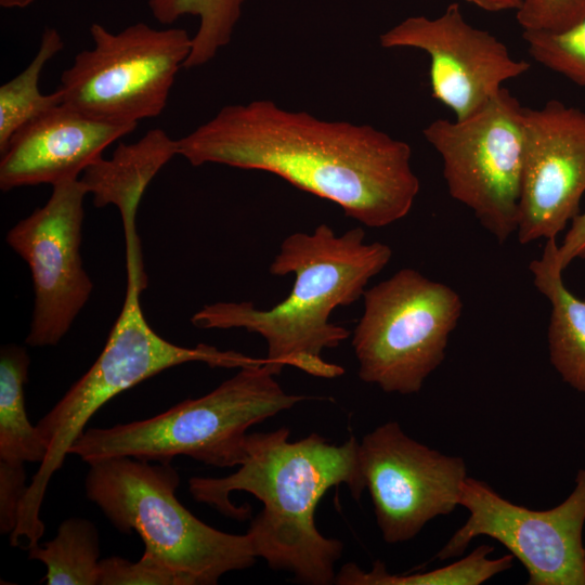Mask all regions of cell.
<instances>
[{"label": "cell", "mask_w": 585, "mask_h": 585, "mask_svg": "<svg viewBox=\"0 0 585 585\" xmlns=\"http://www.w3.org/2000/svg\"><path fill=\"white\" fill-rule=\"evenodd\" d=\"M178 155L192 166L270 172L369 227L405 218L420 190L406 142L369 125L324 120L272 100L222 107L178 139Z\"/></svg>", "instance_id": "1"}, {"label": "cell", "mask_w": 585, "mask_h": 585, "mask_svg": "<svg viewBox=\"0 0 585 585\" xmlns=\"http://www.w3.org/2000/svg\"><path fill=\"white\" fill-rule=\"evenodd\" d=\"M359 445L354 435L335 444L317 433L291 442L285 427L248 433L235 472L193 477L188 489L197 502L238 520L250 516V507L236 506L230 494H252L263 505L247 531L257 558L300 583L328 585L335 583L343 544L321 534L314 515L330 487L344 484L355 500L361 498L366 487Z\"/></svg>", "instance_id": "2"}, {"label": "cell", "mask_w": 585, "mask_h": 585, "mask_svg": "<svg viewBox=\"0 0 585 585\" xmlns=\"http://www.w3.org/2000/svg\"><path fill=\"white\" fill-rule=\"evenodd\" d=\"M391 257L389 245L365 243L360 226L336 235L322 223L312 233L288 235L270 264L272 275L294 274L287 298L266 310L251 301H218L204 306L191 322L202 329L244 328L259 334L266 342L265 359L281 369L287 365L315 377L336 378L344 369L325 361L322 352L338 347L350 332L330 323V313L363 297L368 282Z\"/></svg>", "instance_id": "3"}, {"label": "cell", "mask_w": 585, "mask_h": 585, "mask_svg": "<svg viewBox=\"0 0 585 585\" xmlns=\"http://www.w3.org/2000/svg\"><path fill=\"white\" fill-rule=\"evenodd\" d=\"M142 253L126 251V297L105 347L89 370L38 421L36 428L47 455L28 485L12 543L25 538L28 546L42 537L40 509L52 476L69 455L70 446L84 432L92 416L109 400L165 369L200 362L210 367L240 368L268 360L199 343L187 348L158 335L147 323L140 303L147 284Z\"/></svg>", "instance_id": "4"}, {"label": "cell", "mask_w": 585, "mask_h": 585, "mask_svg": "<svg viewBox=\"0 0 585 585\" xmlns=\"http://www.w3.org/2000/svg\"><path fill=\"white\" fill-rule=\"evenodd\" d=\"M281 370L270 362L240 367L209 393L186 399L161 414L88 429L69 454L89 465L121 456L171 463L183 455L220 468L238 466L248 429L304 399L281 387L275 379Z\"/></svg>", "instance_id": "5"}, {"label": "cell", "mask_w": 585, "mask_h": 585, "mask_svg": "<svg viewBox=\"0 0 585 585\" xmlns=\"http://www.w3.org/2000/svg\"><path fill=\"white\" fill-rule=\"evenodd\" d=\"M113 457L90 464L84 487L120 532H136L150 551L176 570L186 585H216L229 572L251 567L248 534L212 528L176 496L180 484L170 463Z\"/></svg>", "instance_id": "6"}, {"label": "cell", "mask_w": 585, "mask_h": 585, "mask_svg": "<svg viewBox=\"0 0 585 585\" xmlns=\"http://www.w3.org/2000/svg\"><path fill=\"white\" fill-rule=\"evenodd\" d=\"M352 333L358 375L387 393L414 394L442 364L463 312L459 294L412 268L366 289Z\"/></svg>", "instance_id": "7"}, {"label": "cell", "mask_w": 585, "mask_h": 585, "mask_svg": "<svg viewBox=\"0 0 585 585\" xmlns=\"http://www.w3.org/2000/svg\"><path fill=\"white\" fill-rule=\"evenodd\" d=\"M90 35L93 48L79 52L61 76L62 104L114 123L159 116L191 54L188 32L140 22L116 34L94 23Z\"/></svg>", "instance_id": "8"}, {"label": "cell", "mask_w": 585, "mask_h": 585, "mask_svg": "<svg viewBox=\"0 0 585 585\" xmlns=\"http://www.w3.org/2000/svg\"><path fill=\"white\" fill-rule=\"evenodd\" d=\"M523 108L503 88L463 120L439 118L422 130L440 155L453 199L471 210L483 229L504 244L516 234L523 167Z\"/></svg>", "instance_id": "9"}, {"label": "cell", "mask_w": 585, "mask_h": 585, "mask_svg": "<svg viewBox=\"0 0 585 585\" xmlns=\"http://www.w3.org/2000/svg\"><path fill=\"white\" fill-rule=\"evenodd\" d=\"M459 506L469 516L438 559L460 557L473 538L484 535L523 564L529 585H585V467L578 469L571 494L548 510L516 505L470 477L463 483Z\"/></svg>", "instance_id": "10"}, {"label": "cell", "mask_w": 585, "mask_h": 585, "mask_svg": "<svg viewBox=\"0 0 585 585\" xmlns=\"http://www.w3.org/2000/svg\"><path fill=\"white\" fill-rule=\"evenodd\" d=\"M87 195L79 179L53 185L48 202L5 236L31 274L35 304L25 340L30 347L57 344L92 294L80 255Z\"/></svg>", "instance_id": "11"}, {"label": "cell", "mask_w": 585, "mask_h": 585, "mask_svg": "<svg viewBox=\"0 0 585 585\" xmlns=\"http://www.w3.org/2000/svg\"><path fill=\"white\" fill-rule=\"evenodd\" d=\"M359 457L378 528L389 544L414 538L430 520L459 506L468 477L465 460L412 439L396 421L365 434Z\"/></svg>", "instance_id": "12"}, {"label": "cell", "mask_w": 585, "mask_h": 585, "mask_svg": "<svg viewBox=\"0 0 585 585\" xmlns=\"http://www.w3.org/2000/svg\"><path fill=\"white\" fill-rule=\"evenodd\" d=\"M379 43L385 49L426 52L431 95L457 120L479 112L499 93L505 81L522 76L531 67L524 60L515 58L495 36L467 23L456 2L435 18L403 20L381 34Z\"/></svg>", "instance_id": "13"}, {"label": "cell", "mask_w": 585, "mask_h": 585, "mask_svg": "<svg viewBox=\"0 0 585 585\" xmlns=\"http://www.w3.org/2000/svg\"><path fill=\"white\" fill-rule=\"evenodd\" d=\"M585 193V112L550 100L523 108V167L517 238L556 239Z\"/></svg>", "instance_id": "14"}, {"label": "cell", "mask_w": 585, "mask_h": 585, "mask_svg": "<svg viewBox=\"0 0 585 585\" xmlns=\"http://www.w3.org/2000/svg\"><path fill=\"white\" fill-rule=\"evenodd\" d=\"M138 125L114 123L58 105L27 122L1 152L0 188L51 184L79 176Z\"/></svg>", "instance_id": "15"}, {"label": "cell", "mask_w": 585, "mask_h": 585, "mask_svg": "<svg viewBox=\"0 0 585 585\" xmlns=\"http://www.w3.org/2000/svg\"><path fill=\"white\" fill-rule=\"evenodd\" d=\"M176 155L178 140L159 128L133 143H120L112 158L88 167L79 180L96 207L114 205L122 222L135 221L143 194L158 171Z\"/></svg>", "instance_id": "16"}, {"label": "cell", "mask_w": 585, "mask_h": 585, "mask_svg": "<svg viewBox=\"0 0 585 585\" xmlns=\"http://www.w3.org/2000/svg\"><path fill=\"white\" fill-rule=\"evenodd\" d=\"M556 239L545 242L538 259L529 264L535 288L548 300L549 360L562 380L585 394V299L576 297L563 282L555 263Z\"/></svg>", "instance_id": "17"}, {"label": "cell", "mask_w": 585, "mask_h": 585, "mask_svg": "<svg viewBox=\"0 0 585 585\" xmlns=\"http://www.w3.org/2000/svg\"><path fill=\"white\" fill-rule=\"evenodd\" d=\"M29 355L24 347L8 344L0 352V460L41 464L47 455L36 426L28 419L24 386Z\"/></svg>", "instance_id": "18"}, {"label": "cell", "mask_w": 585, "mask_h": 585, "mask_svg": "<svg viewBox=\"0 0 585 585\" xmlns=\"http://www.w3.org/2000/svg\"><path fill=\"white\" fill-rule=\"evenodd\" d=\"M494 547L483 544L460 560L428 572L392 574L384 562L375 561L366 571L354 562L343 564L336 574L338 585H479L512 567L514 556L490 558Z\"/></svg>", "instance_id": "19"}, {"label": "cell", "mask_w": 585, "mask_h": 585, "mask_svg": "<svg viewBox=\"0 0 585 585\" xmlns=\"http://www.w3.org/2000/svg\"><path fill=\"white\" fill-rule=\"evenodd\" d=\"M28 558L46 566L43 581L49 585H96L99 532L88 519H66L51 541L28 548Z\"/></svg>", "instance_id": "20"}, {"label": "cell", "mask_w": 585, "mask_h": 585, "mask_svg": "<svg viewBox=\"0 0 585 585\" xmlns=\"http://www.w3.org/2000/svg\"><path fill=\"white\" fill-rule=\"evenodd\" d=\"M63 48L60 32L47 28L32 61L0 87V153L23 126L62 104L56 90L50 94L40 92L39 79L46 64Z\"/></svg>", "instance_id": "21"}, {"label": "cell", "mask_w": 585, "mask_h": 585, "mask_svg": "<svg viewBox=\"0 0 585 585\" xmlns=\"http://www.w3.org/2000/svg\"><path fill=\"white\" fill-rule=\"evenodd\" d=\"M247 0H147L152 15L161 24H171L184 15L199 18L193 46L184 67L195 68L210 62L232 40Z\"/></svg>", "instance_id": "22"}, {"label": "cell", "mask_w": 585, "mask_h": 585, "mask_svg": "<svg viewBox=\"0 0 585 585\" xmlns=\"http://www.w3.org/2000/svg\"><path fill=\"white\" fill-rule=\"evenodd\" d=\"M522 38L533 60L585 87V17L564 31L523 30Z\"/></svg>", "instance_id": "23"}, {"label": "cell", "mask_w": 585, "mask_h": 585, "mask_svg": "<svg viewBox=\"0 0 585 585\" xmlns=\"http://www.w3.org/2000/svg\"><path fill=\"white\" fill-rule=\"evenodd\" d=\"M186 585L176 570L144 550L138 561L119 556L100 560L98 585Z\"/></svg>", "instance_id": "24"}, {"label": "cell", "mask_w": 585, "mask_h": 585, "mask_svg": "<svg viewBox=\"0 0 585 585\" xmlns=\"http://www.w3.org/2000/svg\"><path fill=\"white\" fill-rule=\"evenodd\" d=\"M516 17L523 30L564 31L585 17V0H522Z\"/></svg>", "instance_id": "25"}, {"label": "cell", "mask_w": 585, "mask_h": 585, "mask_svg": "<svg viewBox=\"0 0 585 585\" xmlns=\"http://www.w3.org/2000/svg\"><path fill=\"white\" fill-rule=\"evenodd\" d=\"M24 463L0 460V532L12 533L18 521L20 510L26 495Z\"/></svg>", "instance_id": "26"}, {"label": "cell", "mask_w": 585, "mask_h": 585, "mask_svg": "<svg viewBox=\"0 0 585 585\" xmlns=\"http://www.w3.org/2000/svg\"><path fill=\"white\" fill-rule=\"evenodd\" d=\"M575 259H585V211L577 213L555 251V263L562 272Z\"/></svg>", "instance_id": "27"}, {"label": "cell", "mask_w": 585, "mask_h": 585, "mask_svg": "<svg viewBox=\"0 0 585 585\" xmlns=\"http://www.w3.org/2000/svg\"><path fill=\"white\" fill-rule=\"evenodd\" d=\"M485 11L499 12L505 10H518L522 0H466Z\"/></svg>", "instance_id": "28"}, {"label": "cell", "mask_w": 585, "mask_h": 585, "mask_svg": "<svg viewBox=\"0 0 585 585\" xmlns=\"http://www.w3.org/2000/svg\"><path fill=\"white\" fill-rule=\"evenodd\" d=\"M36 0H0V6L4 9H24Z\"/></svg>", "instance_id": "29"}]
</instances>
